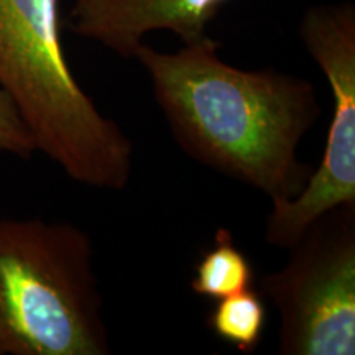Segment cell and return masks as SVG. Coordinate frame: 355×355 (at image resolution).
<instances>
[{
    "label": "cell",
    "mask_w": 355,
    "mask_h": 355,
    "mask_svg": "<svg viewBox=\"0 0 355 355\" xmlns=\"http://www.w3.org/2000/svg\"><path fill=\"white\" fill-rule=\"evenodd\" d=\"M229 0H74L73 32L133 58L144 37L170 30L184 44L206 38V28Z\"/></svg>",
    "instance_id": "8992f818"
},
{
    "label": "cell",
    "mask_w": 355,
    "mask_h": 355,
    "mask_svg": "<svg viewBox=\"0 0 355 355\" xmlns=\"http://www.w3.org/2000/svg\"><path fill=\"white\" fill-rule=\"evenodd\" d=\"M219 48L209 37L175 53L141 43L133 58L148 74L155 101L188 157L272 202L296 198L313 173L298 150L321 114L316 89L272 68H235Z\"/></svg>",
    "instance_id": "6da1fadb"
},
{
    "label": "cell",
    "mask_w": 355,
    "mask_h": 355,
    "mask_svg": "<svg viewBox=\"0 0 355 355\" xmlns=\"http://www.w3.org/2000/svg\"><path fill=\"white\" fill-rule=\"evenodd\" d=\"M254 279V266L237 247L232 232L219 227L214 234L212 247L199 259L196 275L189 286L194 295L217 301L250 290Z\"/></svg>",
    "instance_id": "52a82bcc"
},
{
    "label": "cell",
    "mask_w": 355,
    "mask_h": 355,
    "mask_svg": "<svg viewBox=\"0 0 355 355\" xmlns=\"http://www.w3.org/2000/svg\"><path fill=\"white\" fill-rule=\"evenodd\" d=\"M0 152L24 159L38 152L37 144L10 97L0 87Z\"/></svg>",
    "instance_id": "9c48e42d"
},
{
    "label": "cell",
    "mask_w": 355,
    "mask_h": 355,
    "mask_svg": "<svg viewBox=\"0 0 355 355\" xmlns=\"http://www.w3.org/2000/svg\"><path fill=\"white\" fill-rule=\"evenodd\" d=\"M265 326L266 304L263 296L252 288L217 300L207 316V327L216 337L248 355L259 350Z\"/></svg>",
    "instance_id": "ba28073f"
},
{
    "label": "cell",
    "mask_w": 355,
    "mask_h": 355,
    "mask_svg": "<svg viewBox=\"0 0 355 355\" xmlns=\"http://www.w3.org/2000/svg\"><path fill=\"white\" fill-rule=\"evenodd\" d=\"M0 87L38 152L71 180L96 189L127 188L133 145L74 78L61 42L60 0H0Z\"/></svg>",
    "instance_id": "7a4b0ae2"
},
{
    "label": "cell",
    "mask_w": 355,
    "mask_h": 355,
    "mask_svg": "<svg viewBox=\"0 0 355 355\" xmlns=\"http://www.w3.org/2000/svg\"><path fill=\"white\" fill-rule=\"evenodd\" d=\"M91 235L0 217V355H109Z\"/></svg>",
    "instance_id": "3957f363"
},
{
    "label": "cell",
    "mask_w": 355,
    "mask_h": 355,
    "mask_svg": "<svg viewBox=\"0 0 355 355\" xmlns=\"http://www.w3.org/2000/svg\"><path fill=\"white\" fill-rule=\"evenodd\" d=\"M306 50L327 78L332 117L326 148L296 198L272 202L265 220L268 245L290 248L326 211L355 204V7L352 2L311 7L300 25Z\"/></svg>",
    "instance_id": "5b68a950"
},
{
    "label": "cell",
    "mask_w": 355,
    "mask_h": 355,
    "mask_svg": "<svg viewBox=\"0 0 355 355\" xmlns=\"http://www.w3.org/2000/svg\"><path fill=\"white\" fill-rule=\"evenodd\" d=\"M282 270L260 279L279 316L282 355L355 354V204L306 227Z\"/></svg>",
    "instance_id": "277c9868"
}]
</instances>
